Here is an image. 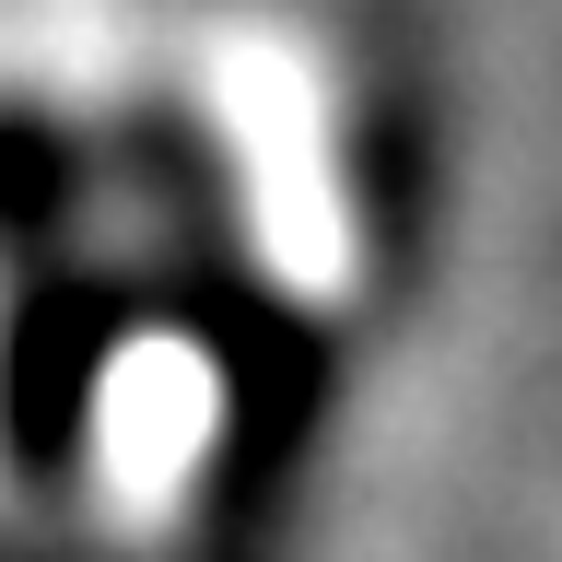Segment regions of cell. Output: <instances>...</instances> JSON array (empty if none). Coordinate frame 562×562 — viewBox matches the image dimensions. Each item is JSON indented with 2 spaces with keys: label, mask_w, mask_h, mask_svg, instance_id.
I'll return each mask as SVG.
<instances>
[{
  "label": "cell",
  "mask_w": 562,
  "mask_h": 562,
  "mask_svg": "<svg viewBox=\"0 0 562 562\" xmlns=\"http://www.w3.org/2000/svg\"><path fill=\"white\" fill-rule=\"evenodd\" d=\"M24 527V446H12V258H0V539Z\"/></svg>",
  "instance_id": "7a4b0ae2"
},
{
  "label": "cell",
  "mask_w": 562,
  "mask_h": 562,
  "mask_svg": "<svg viewBox=\"0 0 562 562\" xmlns=\"http://www.w3.org/2000/svg\"><path fill=\"white\" fill-rule=\"evenodd\" d=\"M0 130L188 153L281 316H340L375 281L363 94L293 0H0Z\"/></svg>",
  "instance_id": "6da1fadb"
},
{
  "label": "cell",
  "mask_w": 562,
  "mask_h": 562,
  "mask_svg": "<svg viewBox=\"0 0 562 562\" xmlns=\"http://www.w3.org/2000/svg\"><path fill=\"white\" fill-rule=\"evenodd\" d=\"M0 562H105V551H82V539H0Z\"/></svg>",
  "instance_id": "3957f363"
}]
</instances>
